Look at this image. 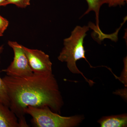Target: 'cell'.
Masks as SVG:
<instances>
[{"label": "cell", "instance_id": "ba28073f", "mask_svg": "<svg viewBox=\"0 0 127 127\" xmlns=\"http://www.w3.org/2000/svg\"><path fill=\"white\" fill-rule=\"evenodd\" d=\"M88 5V8L82 17L93 11L95 13L96 16V27L99 29V15L100 8L102 6L106 4V0H86Z\"/></svg>", "mask_w": 127, "mask_h": 127}, {"label": "cell", "instance_id": "4fadbf2b", "mask_svg": "<svg viewBox=\"0 0 127 127\" xmlns=\"http://www.w3.org/2000/svg\"><path fill=\"white\" fill-rule=\"evenodd\" d=\"M5 0H0V7L1 6V5Z\"/></svg>", "mask_w": 127, "mask_h": 127}, {"label": "cell", "instance_id": "277c9868", "mask_svg": "<svg viewBox=\"0 0 127 127\" xmlns=\"http://www.w3.org/2000/svg\"><path fill=\"white\" fill-rule=\"evenodd\" d=\"M7 43L14 51V59L10 65L3 69L2 71L5 72L7 76H11L23 77L32 75L33 72L29 65L23 46L14 41L9 40Z\"/></svg>", "mask_w": 127, "mask_h": 127}, {"label": "cell", "instance_id": "5b68a950", "mask_svg": "<svg viewBox=\"0 0 127 127\" xmlns=\"http://www.w3.org/2000/svg\"><path fill=\"white\" fill-rule=\"evenodd\" d=\"M22 47L32 72L36 74L52 73V64L49 55L41 50Z\"/></svg>", "mask_w": 127, "mask_h": 127}, {"label": "cell", "instance_id": "30bf717a", "mask_svg": "<svg viewBox=\"0 0 127 127\" xmlns=\"http://www.w3.org/2000/svg\"><path fill=\"white\" fill-rule=\"evenodd\" d=\"M31 4V0H5L1 5L5 6L9 4H14L21 8H25Z\"/></svg>", "mask_w": 127, "mask_h": 127}, {"label": "cell", "instance_id": "5bb4252c", "mask_svg": "<svg viewBox=\"0 0 127 127\" xmlns=\"http://www.w3.org/2000/svg\"><path fill=\"white\" fill-rule=\"evenodd\" d=\"M2 36H3V34H0V37Z\"/></svg>", "mask_w": 127, "mask_h": 127}, {"label": "cell", "instance_id": "8fae6325", "mask_svg": "<svg viewBox=\"0 0 127 127\" xmlns=\"http://www.w3.org/2000/svg\"><path fill=\"white\" fill-rule=\"evenodd\" d=\"M127 1V0H106V4L109 7H116L117 6L124 5Z\"/></svg>", "mask_w": 127, "mask_h": 127}, {"label": "cell", "instance_id": "52a82bcc", "mask_svg": "<svg viewBox=\"0 0 127 127\" xmlns=\"http://www.w3.org/2000/svg\"><path fill=\"white\" fill-rule=\"evenodd\" d=\"M102 127H124L127 125V114L103 117L98 121Z\"/></svg>", "mask_w": 127, "mask_h": 127}, {"label": "cell", "instance_id": "8992f818", "mask_svg": "<svg viewBox=\"0 0 127 127\" xmlns=\"http://www.w3.org/2000/svg\"><path fill=\"white\" fill-rule=\"evenodd\" d=\"M0 127H21L15 114L9 107L0 102Z\"/></svg>", "mask_w": 127, "mask_h": 127}, {"label": "cell", "instance_id": "6da1fadb", "mask_svg": "<svg viewBox=\"0 0 127 127\" xmlns=\"http://www.w3.org/2000/svg\"><path fill=\"white\" fill-rule=\"evenodd\" d=\"M10 102L9 108L18 118L22 127H29L25 109L29 106L48 107L60 113L63 102L59 86L52 73L36 74L23 77L6 75L2 78Z\"/></svg>", "mask_w": 127, "mask_h": 127}, {"label": "cell", "instance_id": "7c38bea8", "mask_svg": "<svg viewBox=\"0 0 127 127\" xmlns=\"http://www.w3.org/2000/svg\"><path fill=\"white\" fill-rule=\"evenodd\" d=\"M9 25V22L7 19L0 15V34H3Z\"/></svg>", "mask_w": 127, "mask_h": 127}, {"label": "cell", "instance_id": "3957f363", "mask_svg": "<svg viewBox=\"0 0 127 127\" xmlns=\"http://www.w3.org/2000/svg\"><path fill=\"white\" fill-rule=\"evenodd\" d=\"M25 113L32 117V122L37 127H72L77 126L83 119V116L65 117L53 112L48 107H36L29 106Z\"/></svg>", "mask_w": 127, "mask_h": 127}, {"label": "cell", "instance_id": "7a4b0ae2", "mask_svg": "<svg viewBox=\"0 0 127 127\" xmlns=\"http://www.w3.org/2000/svg\"><path fill=\"white\" fill-rule=\"evenodd\" d=\"M89 30L87 26H76L71 32L70 36L63 40L64 47L58 59L60 61L66 63L67 66L71 72L81 74L89 84H92L78 69L76 62L84 59L89 63L85 56L86 51L84 47V39Z\"/></svg>", "mask_w": 127, "mask_h": 127}, {"label": "cell", "instance_id": "9c48e42d", "mask_svg": "<svg viewBox=\"0 0 127 127\" xmlns=\"http://www.w3.org/2000/svg\"><path fill=\"white\" fill-rule=\"evenodd\" d=\"M4 49L3 45L0 46V54ZM0 102L6 106L10 107V100L7 94L6 87L2 78L0 77Z\"/></svg>", "mask_w": 127, "mask_h": 127}]
</instances>
